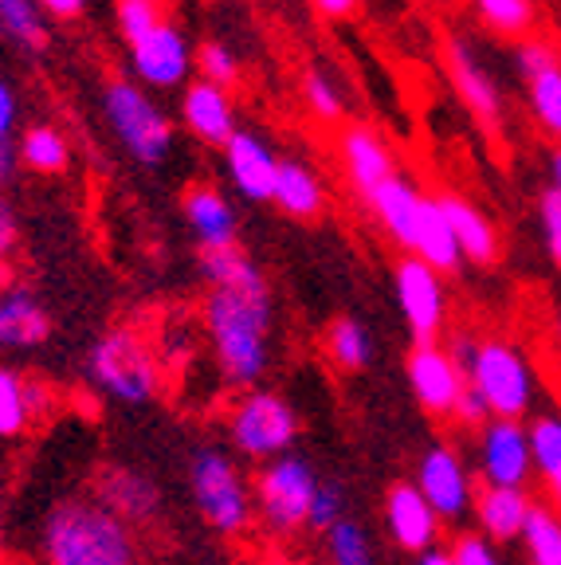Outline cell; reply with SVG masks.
<instances>
[{
    "instance_id": "obj_21",
    "label": "cell",
    "mask_w": 561,
    "mask_h": 565,
    "mask_svg": "<svg viewBox=\"0 0 561 565\" xmlns=\"http://www.w3.org/2000/svg\"><path fill=\"white\" fill-rule=\"evenodd\" d=\"M436 204H440V212H444L452 236H456L459 256L472 259V264H479V267L499 259V232H495L491 216H487L479 204L467 201V196H456V193H440Z\"/></svg>"
},
{
    "instance_id": "obj_9",
    "label": "cell",
    "mask_w": 561,
    "mask_h": 565,
    "mask_svg": "<svg viewBox=\"0 0 561 565\" xmlns=\"http://www.w3.org/2000/svg\"><path fill=\"white\" fill-rule=\"evenodd\" d=\"M393 291H396V307L409 334L416 345H432L440 342L447 327V291L440 271H432L428 264H421L416 256H404L393 267Z\"/></svg>"
},
{
    "instance_id": "obj_10",
    "label": "cell",
    "mask_w": 561,
    "mask_h": 565,
    "mask_svg": "<svg viewBox=\"0 0 561 565\" xmlns=\"http://www.w3.org/2000/svg\"><path fill=\"white\" fill-rule=\"evenodd\" d=\"M134 83L149 90H181L193 79V44L177 20H161L130 44Z\"/></svg>"
},
{
    "instance_id": "obj_29",
    "label": "cell",
    "mask_w": 561,
    "mask_h": 565,
    "mask_svg": "<svg viewBox=\"0 0 561 565\" xmlns=\"http://www.w3.org/2000/svg\"><path fill=\"white\" fill-rule=\"evenodd\" d=\"M522 87H527V106H530V118L538 122V130L561 146V60L534 71V75H527Z\"/></svg>"
},
{
    "instance_id": "obj_31",
    "label": "cell",
    "mask_w": 561,
    "mask_h": 565,
    "mask_svg": "<svg viewBox=\"0 0 561 565\" xmlns=\"http://www.w3.org/2000/svg\"><path fill=\"white\" fill-rule=\"evenodd\" d=\"M522 546H527L530 565H561V514L553 507L534 503L522 530Z\"/></svg>"
},
{
    "instance_id": "obj_24",
    "label": "cell",
    "mask_w": 561,
    "mask_h": 565,
    "mask_svg": "<svg viewBox=\"0 0 561 565\" xmlns=\"http://www.w3.org/2000/svg\"><path fill=\"white\" fill-rule=\"evenodd\" d=\"M52 334V315L32 291L9 287L0 291V345L4 350H35Z\"/></svg>"
},
{
    "instance_id": "obj_28",
    "label": "cell",
    "mask_w": 561,
    "mask_h": 565,
    "mask_svg": "<svg viewBox=\"0 0 561 565\" xmlns=\"http://www.w3.org/2000/svg\"><path fill=\"white\" fill-rule=\"evenodd\" d=\"M17 158H20V166L32 169V173L55 177L71 166V146L55 126H28L17 141Z\"/></svg>"
},
{
    "instance_id": "obj_11",
    "label": "cell",
    "mask_w": 561,
    "mask_h": 565,
    "mask_svg": "<svg viewBox=\"0 0 561 565\" xmlns=\"http://www.w3.org/2000/svg\"><path fill=\"white\" fill-rule=\"evenodd\" d=\"M475 440V471L483 487H518L527 491L534 476V456H530V436L522 420H487Z\"/></svg>"
},
{
    "instance_id": "obj_13",
    "label": "cell",
    "mask_w": 561,
    "mask_h": 565,
    "mask_svg": "<svg viewBox=\"0 0 561 565\" xmlns=\"http://www.w3.org/2000/svg\"><path fill=\"white\" fill-rule=\"evenodd\" d=\"M338 161H342V173L353 185V193H358L366 204H373V196L401 173L385 134H381L378 126H366V122L342 126V134H338Z\"/></svg>"
},
{
    "instance_id": "obj_5",
    "label": "cell",
    "mask_w": 561,
    "mask_h": 565,
    "mask_svg": "<svg viewBox=\"0 0 561 565\" xmlns=\"http://www.w3.org/2000/svg\"><path fill=\"white\" fill-rule=\"evenodd\" d=\"M464 377L495 420H522L538 401L534 365L510 338H479Z\"/></svg>"
},
{
    "instance_id": "obj_17",
    "label": "cell",
    "mask_w": 561,
    "mask_h": 565,
    "mask_svg": "<svg viewBox=\"0 0 561 565\" xmlns=\"http://www.w3.org/2000/svg\"><path fill=\"white\" fill-rule=\"evenodd\" d=\"M224 173L236 185V193L252 204H272V189H275V173H279V153L275 146L264 138L260 130H247L240 126L229 141H224Z\"/></svg>"
},
{
    "instance_id": "obj_52",
    "label": "cell",
    "mask_w": 561,
    "mask_h": 565,
    "mask_svg": "<svg viewBox=\"0 0 561 565\" xmlns=\"http://www.w3.org/2000/svg\"><path fill=\"white\" fill-rule=\"evenodd\" d=\"M553 330H558V345H561V307H558V315H553Z\"/></svg>"
},
{
    "instance_id": "obj_4",
    "label": "cell",
    "mask_w": 561,
    "mask_h": 565,
    "mask_svg": "<svg viewBox=\"0 0 561 565\" xmlns=\"http://www.w3.org/2000/svg\"><path fill=\"white\" fill-rule=\"evenodd\" d=\"M87 377L103 397L141 408L161 393L158 353L134 327L106 330L87 353Z\"/></svg>"
},
{
    "instance_id": "obj_23",
    "label": "cell",
    "mask_w": 561,
    "mask_h": 565,
    "mask_svg": "<svg viewBox=\"0 0 561 565\" xmlns=\"http://www.w3.org/2000/svg\"><path fill=\"white\" fill-rule=\"evenodd\" d=\"M428 204V193L416 189L413 177L396 173L378 196L369 204V212L378 216V224L389 232L393 244L404 247V256H409V247H413V236H416V224H421V212Z\"/></svg>"
},
{
    "instance_id": "obj_27",
    "label": "cell",
    "mask_w": 561,
    "mask_h": 565,
    "mask_svg": "<svg viewBox=\"0 0 561 565\" xmlns=\"http://www.w3.org/2000/svg\"><path fill=\"white\" fill-rule=\"evenodd\" d=\"M322 350H326V358H330L334 370L361 373V370H369V362H373V334H369V327L361 322V318L342 315L326 327Z\"/></svg>"
},
{
    "instance_id": "obj_3",
    "label": "cell",
    "mask_w": 561,
    "mask_h": 565,
    "mask_svg": "<svg viewBox=\"0 0 561 565\" xmlns=\"http://www.w3.org/2000/svg\"><path fill=\"white\" fill-rule=\"evenodd\" d=\"M189 494L197 514L224 539H240L255 522L252 483L240 471L236 456L216 444H204L189 456Z\"/></svg>"
},
{
    "instance_id": "obj_45",
    "label": "cell",
    "mask_w": 561,
    "mask_h": 565,
    "mask_svg": "<svg viewBox=\"0 0 561 565\" xmlns=\"http://www.w3.org/2000/svg\"><path fill=\"white\" fill-rule=\"evenodd\" d=\"M20 118V103L17 90H12L9 79H0V141H12V130H17Z\"/></svg>"
},
{
    "instance_id": "obj_18",
    "label": "cell",
    "mask_w": 561,
    "mask_h": 565,
    "mask_svg": "<svg viewBox=\"0 0 561 565\" xmlns=\"http://www.w3.org/2000/svg\"><path fill=\"white\" fill-rule=\"evenodd\" d=\"M181 216L201 244V252H216V247H236L240 244V216L229 193L212 181H193L181 196Z\"/></svg>"
},
{
    "instance_id": "obj_40",
    "label": "cell",
    "mask_w": 561,
    "mask_h": 565,
    "mask_svg": "<svg viewBox=\"0 0 561 565\" xmlns=\"http://www.w3.org/2000/svg\"><path fill=\"white\" fill-rule=\"evenodd\" d=\"M247 252L244 247H216V252H201L197 256V271H201V279L209 282V287H220V282H229L232 275L240 271V267L247 264Z\"/></svg>"
},
{
    "instance_id": "obj_16",
    "label": "cell",
    "mask_w": 561,
    "mask_h": 565,
    "mask_svg": "<svg viewBox=\"0 0 561 565\" xmlns=\"http://www.w3.org/2000/svg\"><path fill=\"white\" fill-rule=\"evenodd\" d=\"M444 55H447V75H452V87H456L459 103L472 110V118L483 126V130H499L502 126V90H499V83H495L491 71L483 67L475 44L464 40V35H452Z\"/></svg>"
},
{
    "instance_id": "obj_53",
    "label": "cell",
    "mask_w": 561,
    "mask_h": 565,
    "mask_svg": "<svg viewBox=\"0 0 561 565\" xmlns=\"http://www.w3.org/2000/svg\"><path fill=\"white\" fill-rule=\"evenodd\" d=\"M0 550H4V511H0Z\"/></svg>"
},
{
    "instance_id": "obj_7",
    "label": "cell",
    "mask_w": 561,
    "mask_h": 565,
    "mask_svg": "<svg viewBox=\"0 0 561 565\" xmlns=\"http://www.w3.org/2000/svg\"><path fill=\"white\" fill-rule=\"evenodd\" d=\"M224 433H229L236 456L252 459V463H272V459L295 451L298 413L283 393L255 385L232 401L229 416H224Z\"/></svg>"
},
{
    "instance_id": "obj_1",
    "label": "cell",
    "mask_w": 561,
    "mask_h": 565,
    "mask_svg": "<svg viewBox=\"0 0 561 565\" xmlns=\"http://www.w3.org/2000/svg\"><path fill=\"white\" fill-rule=\"evenodd\" d=\"M201 322L224 385L244 393L267 377L275 358V295L255 259H247L229 282L209 287L201 302Z\"/></svg>"
},
{
    "instance_id": "obj_47",
    "label": "cell",
    "mask_w": 561,
    "mask_h": 565,
    "mask_svg": "<svg viewBox=\"0 0 561 565\" xmlns=\"http://www.w3.org/2000/svg\"><path fill=\"white\" fill-rule=\"evenodd\" d=\"M35 4L55 20H80L87 12V0H35Z\"/></svg>"
},
{
    "instance_id": "obj_14",
    "label": "cell",
    "mask_w": 561,
    "mask_h": 565,
    "mask_svg": "<svg viewBox=\"0 0 561 565\" xmlns=\"http://www.w3.org/2000/svg\"><path fill=\"white\" fill-rule=\"evenodd\" d=\"M404 373H409V388H413L416 405L428 416H447L452 420V408H456L459 393L467 388V377L452 362V353L444 350V342L413 345L409 358H404Z\"/></svg>"
},
{
    "instance_id": "obj_33",
    "label": "cell",
    "mask_w": 561,
    "mask_h": 565,
    "mask_svg": "<svg viewBox=\"0 0 561 565\" xmlns=\"http://www.w3.org/2000/svg\"><path fill=\"white\" fill-rule=\"evenodd\" d=\"M326 539V565H378L369 530L358 519H342L322 534Z\"/></svg>"
},
{
    "instance_id": "obj_15",
    "label": "cell",
    "mask_w": 561,
    "mask_h": 565,
    "mask_svg": "<svg viewBox=\"0 0 561 565\" xmlns=\"http://www.w3.org/2000/svg\"><path fill=\"white\" fill-rule=\"evenodd\" d=\"M95 503L123 519L126 526H154L166 507L161 499V487L138 468H123V463H106L95 471Z\"/></svg>"
},
{
    "instance_id": "obj_43",
    "label": "cell",
    "mask_w": 561,
    "mask_h": 565,
    "mask_svg": "<svg viewBox=\"0 0 561 565\" xmlns=\"http://www.w3.org/2000/svg\"><path fill=\"white\" fill-rule=\"evenodd\" d=\"M452 420L459 424V428H467V433H479L483 424L491 420V413H487V405H483V397L479 393H475L472 385L464 388V393H459V401H456V408H452Z\"/></svg>"
},
{
    "instance_id": "obj_22",
    "label": "cell",
    "mask_w": 561,
    "mask_h": 565,
    "mask_svg": "<svg viewBox=\"0 0 561 565\" xmlns=\"http://www.w3.org/2000/svg\"><path fill=\"white\" fill-rule=\"evenodd\" d=\"M472 511L483 539H491L499 546V542L522 539L530 511H534V499L527 491H518V487H483V491H475Z\"/></svg>"
},
{
    "instance_id": "obj_8",
    "label": "cell",
    "mask_w": 561,
    "mask_h": 565,
    "mask_svg": "<svg viewBox=\"0 0 561 565\" xmlns=\"http://www.w3.org/2000/svg\"><path fill=\"white\" fill-rule=\"evenodd\" d=\"M318 483H322V476H318L307 456L287 451V456L272 459V463L260 468V476L252 483L255 519L264 522V530L275 539H290V534L307 526Z\"/></svg>"
},
{
    "instance_id": "obj_46",
    "label": "cell",
    "mask_w": 561,
    "mask_h": 565,
    "mask_svg": "<svg viewBox=\"0 0 561 565\" xmlns=\"http://www.w3.org/2000/svg\"><path fill=\"white\" fill-rule=\"evenodd\" d=\"M12 247H17V212H12V204L4 201V196H0V267H4Z\"/></svg>"
},
{
    "instance_id": "obj_37",
    "label": "cell",
    "mask_w": 561,
    "mask_h": 565,
    "mask_svg": "<svg viewBox=\"0 0 561 565\" xmlns=\"http://www.w3.org/2000/svg\"><path fill=\"white\" fill-rule=\"evenodd\" d=\"M32 428L28 413V377L0 365V436H20Z\"/></svg>"
},
{
    "instance_id": "obj_41",
    "label": "cell",
    "mask_w": 561,
    "mask_h": 565,
    "mask_svg": "<svg viewBox=\"0 0 561 565\" xmlns=\"http://www.w3.org/2000/svg\"><path fill=\"white\" fill-rule=\"evenodd\" d=\"M452 562L456 565H502V554L491 539H483L479 530H464L456 542H452Z\"/></svg>"
},
{
    "instance_id": "obj_6",
    "label": "cell",
    "mask_w": 561,
    "mask_h": 565,
    "mask_svg": "<svg viewBox=\"0 0 561 565\" xmlns=\"http://www.w3.org/2000/svg\"><path fill=\"white\" fill-rule=\"evenodd\" d=\"M103 115L106 126L115 130L118 146L130 153L138 166H166L173 153V118L154 103L146 87L134 79H106L103 87Z\"/></svg>"
},
{
    "instance_id": "obj_48",
    "label": "cell",
    "mask_w": 561,
    "mask_h": 565,
    "mask_svg": "<svg viewBox=\"0 0 561 565\" xmlns=\"http://www.w3.org/2000/svg\"><path fill=\"white\" fill-rule=\"evenodd\" d=\"M310 4H315V12L326 20H350L353 12L361 9V0H310Z\"/></svg>"
},
{
    "instance_id": "obj_34",
    "label": "cell",
    "mask_w": 561,
    "mask_h": 565,
    "mask_svg": "<svg viewBox=\"0 0 561 565\" xmlns=\"http://www.w3.org/2000/svg\"><path fill=\"white\" fill-rule=\"evenodd\" d=\"M193 71H197V79L212 83V87H224V90L236 87L240 75H244L236 47L224 44V40H201V44L193 47Z\"/></svg>"
},
{
    "instance_id": "obj_19",
    "label": "cell",
    "mask_w": 561,
    "mask_h": 565,
    "mask_svg": "<svg viewBox=\"0 0 561 565\" xmlns=\"http://www.w3.org/2000/svg\"><path fill=\"white\" fill-rule=\"evenodd\" d=\"M177 115H181V126L193 134L197 141L216 146V150H224V141L240 130V115H236V103H232V90L212 87V83H204V79L184 83Z\"/></svg>"
},
{
    "instance_id": "obj_49",
    "label": "cell",
    "mask_w": 561,
    "mask_h": 565,
    "mask_svg": "<svg viewBox=\"0 0 561 565\" xmlns=\"http://www.w3.org/2000/svg\"><path fill=\"white\" fill-rule=\"evenodd\" d=\"M20 169V158H17V146L12 141H0V189L12 185V177Z\"/></svg>"
},
{
    "instance_id": "obj_30",
    "label": "cell",
    "mask_w": 561,
    "mask_h": 565,
    "mask_svg": "<svg viewBox=\"0 0 561 565\" xmlns=\"http://www.w3.org/2000/svg\"><path fill=\"white\" fill-rule=\"evenodd\" d=\"M530 436V456H534V476L550 487V494L561 507V413L534 416V424H527Z\"/></svg>"
},
{
    "instance_id": "obj_38",
    "label": "cell",
    "mask_w": 561,
    "mask_h": 565,
    "mask_svg": "<svg viewBox=\"0 0 561 565\" xmlns=\"http://www.w3.org/2000/svg\"><path fill=\"white\" fill-rule=\"evenodd\" d=\"M161 20H166L161 0H115V28L126 47H130L134 40H141L149 28H158Z\"/></svg>"
},
{
    "instance_id": "obj_26",
    "label": "cell",
    "mask_w": 561,
    "mask_h": 565,
    "mask_svg": "<svg viewBox=\"0 0 561 565\" xmlns=\"http://www.w3.org/2000/svg\"><path fill=\"white\" fill-rule=\"evenodd\" d=\"M409 256H416L421 264H428L432 271H440V275L456 271V267L464 264V256H459V247H456V236H452V228H447L436 196H428V204H424Z\"/></svg>"
},
{
    "instance_id": "obj_36",
    "label": "cell",
    "mask_w": 561,
    "mask_h": 565,
    "mask_svg": "<svg viewBox=\"0 0 561 565\" xmlns=\"http://www.w3.org/2000/svg\"><path fill=\"white\" fill-rule=\"evenodd\" d=\"M475 12L502 40H527L530 24H534V4L530 0H475Z\"/></svg>"
},
{
    "instance_id": "obj_12",
    "label": "cell",
    "mask_w": 561,
    "mask_h": 565,
    "mask_svg": "<svg viewBox=\"0 0 561 565\" xmlns=\"http://www.w3.org/2000/svg\"><path fill=\"white\" fill-rule=\"evenodd\" d=\"M416 491L428 499V507L440 514V522H459L475 503V483L467 459L452 444H432L416 463Z\"/></svg>"
},
{
    "instance_id": "obj_2",
    "label": "cell",
    "mask_w": 561,
    "mask_h": 565,
    "mask_svg": "<svg viewBox=\"0 0 561 565\" xmlns=\"http://www.w3.org/2000/svg\"><path fill=\"white\" fill-rule=\"evenodd\" d=\"M44 565H138V539L95 499H63L40 534Z\"/></svg>"
},
{
    "instance_id": "obj_44",
    "label": "cell",
    "mask_w": 561,
    "mask_h": 565,
    "mask_svg": "<svg viewBox=\"0 0 561 565\" xmlns=\"http://www.w3.org/2000/svg\"><path fill=\"white\" fill-rule=\"evenodd\" d=\"M60 408V393H55L52 381L44 377H28V413H32V424L47 420V416Z\"/></svg>"
},
{
    "instance_id": "obj_32",
    "label": "cell",
    "mask_w": 561,
    "mask_h": 565,
    "mask_svg": "<svg viewBox=\"0 0 561 565\" xmlns=\"http://www.w3.org/2000/svg\"><path fill=\"white\" fill-rule=\"evenodd\" d=\"M0 32L9 35L12 44L40 52L47 44V24L44 9L35 0H0Z\"/></svg>"
},
{
    "instance_id": "obj_50",
    "label": "cell",
    "mask_w": 561,
    "mask_h": 565,
    "mask_svg": "<svg viewBox=\"0 0 561 565\" xmlns=\"http://www.w3.org/2000/svg\"><path fill=\"white\" fill-rule=\"evenodd\" d=\"M416 565H456V562H452V554H447L444 546H432V550H424V554L416 557Z\"/></svg>"
},
{
    "instance_id": "obj_20",
    "label": "cell",
    "mask_w": 561,
    "mask_h": 565,
    "mask_svg": "<svg viewBox=\"0 0 561 565\" xmlns=\"http://www.w3.org/2000/svg\"><path fill=\"white\" fill-rule=\"evenodd\" d=\"M385 530L393 546H401L404 554L421 557L424 550H432L440 542V514L428 507L413 479L393 483L385 494Z\"/></svg>"
},
{
    "instance_id": "obj_42",
    "label": "cell",
    "mask_w": 561,
    "mask_h": 565,
    "mask_svg": "<svg viewBox=\"0 0 561 565\" xmlns=\"http://www.w3.org/2000/svg\"><path fill=\"white\" fill-rule=\"evenodd\" d=\"M538 221H542V239H546V252H550L553 267L561 271V201L546 189L538 196Z\"/></svg>"
},
{
    "instance_id": "obj_54",
    "label": "cell",
    "mask_w": 561,
    "mask_h": 565,
    "mask_svg": "<svg viewBox=\"0 0 561 565\" xmlns=\"http://www.w3.org/2000/svg\"><path fill=\"white\" fill-rule=\"evenodd\" d=\"M4 279H9V271H4V267H0V287H4Z\"/></svg>"
},
{
    "instance_id": "obj_51",
    "label": "cell",
    "mask_w": 561,
    "mask_h": 565,
    "mask_svg": "<svg viewBox=\"0 0 561 565\" xmlns=\"http://www.w3.org/2000/svg\"><path fill=\"white\" fill-rule=\"evenodd\" d=\"M550 193L561 201V146L550 153Z\"/></svg>"
},
{
    "instance_id": "obj_39",
    "label": "cell",
    "mask_w": 561,
    "mask_h": 565,
    "mask_svg": "<svg viewBox=\"0 0 561 565\" xmlns=\"http://www.w3.org/2000/svg\"><path fill=\"white\" fill-rule=\"evenodd\" d=\"M342 519H346V491L338 483H330V479H322V483H318V491H315V503H310L307 530L326 534V530L338 526Z\"/></svg>"
},
{
    "instance_id": "obj_25",
    "label": "cell",
    "mask_w": 561,
    "mask_h": 565,
    "mask_svg": "<svg viewBox=\"0 0 561 565\" xmlns=\"http://www.w3.org/2000/svg\"><path fill=\"white\" fill-rule=\"evenodd\" d=\"M272 204L287 212L290 221H318L326 209V185L322 177L298 158H279V173H275Z\"/></svg>"
},
{
    "instance_id": "obj_35",
    "label": "cell",
    "mask_w": 561,
    "mask_h": 565,
    "mask_svg": "<svg viewBox=\"0 0 561 565\" xmlns=\"http://www.w3.org/2000/svg\"><path fill=\"white\" fill-rule=\"evenodd\" d=\"M298 95H303V103H307V110L318 118V122H342L346 118L342 87H338L322 67L303 71V79H298Z\"/></svg>"
}]
</instances>
